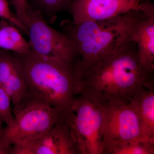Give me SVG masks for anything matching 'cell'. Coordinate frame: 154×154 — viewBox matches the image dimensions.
<instances>
[{"instance_id": "cell-14", "label": "cell", "mask_w": 154, "mask_h": 154, "mask_svg": "<svg viewBox=\"0 0 154 154\" xmlns=\"http://www.w3.org/2000/svg\"><path fill=\"white\" fill-rule=\"evenodd\" d=\"M75 0H32V8L39 11L43 18L52 19L59 12L69 11Z\"/></svg>"}, {"instance_id": "cell-19", "label": "cell", "mask_w": 154, "mask_h": 154, "mask_svg": "<svg viewBox=\"0 0 154 154\" xmlns=\"http://www.w3.org/2000/svg\"><path fill=\"white\" fill-rule=\"evenodd\" d=\"M0 154H9L8 152L0 146Z\"/></svg>"}, {"instance_id": "cell-10", "label": "cell", "mask_w": 154, "mask_h": 154, "mask_svg": "<svg viewBox=\"0 0 154 154\" xmlns=\"http://www.w3.org/2000/svg\"><path fill=\"white\" fill-rule=\"evenodd\" d=\"M137 0H75L69 11L73 22L111 19L137 9Z\"/></svg>"}, {"instance_id": "cell-4", "label": "cell", "mask_w": 154, "mask_h": 154, "mask_svg": "<svg viewBox=\"0 0 154 154\" xmlns=\"http://www.w3.org/2000/svg\"><path fill=\"white\" fill-rule=\"evenodd\" d=\"M63 109L53 107L28 94L23 101L14 106V122L11 126L3 128L0 146L9 154L10 148L14 144L39 137L58 121Z\"/></svg>"}, {"instance_id": "cell-7", "label": "cell", "mask_w": 154, "mask_h": 154, "mask_svg": "<svg viewBox=\"0 0 154 154\" xmlns=\"http://www.w3.org/2000/svg\"><path fill=\"white\" fill-rule=\"evenodd\" d=\"M28 44L33 52L75 64L79 55L75 44L64 33L49 26L39 11L30 8Z\"/></svg>"}, {"instance_id": "cell-15", "label": "cell", "mask_w": 154, "mask_h": 154, "mask_svg": "<svg viewBox=\"0 0 154 154\" xmlns=\"http://www.w3.org/2000/svg\"><path fill=\"white\" fill-rule=\"evenodd\" d=\"M154 141L145 139L130 141L116 148L111 154H154Z\"/></svg>"}, {"instance_id": "cell-5", "label": "cell", "mask_w": 154, "mask_h": 154, "mask_svg": "<svg viewBox=\"0 0 154 154\" xmlns=\"http://www.w3.org/2000/svg\"><path fill=\"white\" fill-rule=\"evenodd\" d=\"M77 95L71 105V122L80 154H101L105 102L87 92Z\"/></svg>"}, {"instance_id": "cell-8", "label": "cell", "mask_w": 154, "mask_h": 154, "mask_svg": "<svg viewBox=\"0 0 154 154\" xmlns=\"http://www.w3.org/2000/svg\"><path fill=\"white\" fill-rule=\"evenodd\" d=\"M70 107L46 133L34 139L14 144L10 154H80L71 122Z\"/></svg>"}, {"instance_id": "cell-2", "label": "cell", "mask_w": 154, "mask_h": 154, "mask_svg": "<svg viewBox=\"0 0 154 154\" xmlns=\"http://www.w3.org/2000/svg\"><path fill=\"white\" fill-rule=\"evenodd\" d=\"M134 10L107 20L62 22L64 33L78 50L79 59L75 71L78 81L92 67L130 39Z\"/></svg>"}, {"instance_id": "cell-9", "label": "cell", "mask_w": 154, "mask_h": 154, "mask_svg": "<svg viewBox=\"0 0 154 154\" xmlns=\"http://www.w3.org/2000/svg\"><path fill=\"white\" fill-rule=\"evenodd\" d=\"M130 39L136 45L141 65L146 71L154 75V4L140 3L134 10Z\"/></svg>"}, {"instance_id": "cell-18", "label": "cell", "mask_w": 154, "mask_h": 154, "mask_svg": "<svg viewBox=\"0 0 154 154\" xmlns=\"http://www.w3.org/2000/svg\"><path fill=\"white\" fill-rule=\"evenodd\" d=\"M11 3L16 11L17 18L28 29L30 21V7L27 0H11Z\"/></svg>"}, {"instance_id": "cell-3", "label": "cell", "mask_w": 154, "mask_h": 154, "mask_svg": "<svg viewBox=\"0 0 154 154\" xmlns=\"http://www.w3.org/2000/svg\"><path fill=\"white\" fill-rule=\"evenodd\" d=\"M14 54L21 67L29 95L53 107L64 109L70 107L79 82L75 64L40 55L31 50Z\"/></svg>"}, {"instance_id": "cell-17", "label": "cell", "mask_w": 154, "mask_h": 154, "mask_svg": "<svg viewBox=\"0 0 154 154\" xmlns=\"http://www.w3.org/2000/svg\"><path fill=\"white\" fill-rule=\"evenodd\" d=\"M0 17L28 35L29 30L11 12L7 0H0Z\"/></svg>"}, {"instance_id": "cell-13", "label": "cell", "mask_w": 154, "mask_h": 154, "mask_svg": "<svg viewBox=\"0 0 154 154\" xmlns=\"http://www.w3.org/2000/svg\"><path fill=\"white\" fill-rule=\"evenodd\" d=\"M0 48L19 54L30 50L18 28L4 19L0 22Z\"/></svg>"}, {"instance_id": "cell-6", "label": "cell", "mask_w": 154, "mask_h": 154, "mask_svg": "<svg viewBox=\"0 0 154 154\" xmlns=\"http://www.w3.org/2000/svg\"><path fill=\"white\" fill-rule=\"evenodd\" d=\"M101 133V154H111L113 149L122 144L145 139L132 106L129 102L121 100H111L104 102Z\"/></svg>"}, {"instance_id": "cell-20", "label": "cell", "mask_w": 154, "mask_h": 154, "mask_svg": "<svg viewBox=\"0 0 154 154\" xmlns=\"http://www.w3.org/2000/svg\"><path fill=\"white\" fill-rule=\"evenodd\" d=\"M2 122L0 121V134H1V132H2Z\"/></svg>"}, {"instance_id": "cell-11", "label": "cell", "mask_w": 154, "mask_h": 154, "mask_svg": "<svg viewBox=\"0 0 154 154\" xmlns=\"http://www.w3.org/2000/svg\"><path fill=\"white\" fill-rule=\"evenodd\" d=\"M0 86L11 97L14 106L28 95L22 70L14 53L0 50Z\"/></svg>"}, {"instance_id": "cell-21", "label": "cell", "mask_w": 154, "mask_h": 154, "mask_svg": "<svg viewBox=\"0 0 154 154\" xmlns=\"http://www.w3.org/2000/svg\"><path fill=\"white\" fill-rule=\"evenodd\" d=\"M143 0H137V4H139L141 2H142V1Z\"/></svg>"}, {"instance_id": "cell-12", "label": "cell", "mask_w": 154, "mask_h": 154, "mask_svg": "<svg viewBox=\"0 0 154 154\" xmlns=\"http://www.w3.org/2000/svg\"><path fill=\"white\" fill-rule=\"evenodd\" d=\"M129 103L137 115L143 137L154 141V88H142Z\"/></svg>"}, {"instance_id": "cell-16", "label": "cell", "mask_w": 154, "mask_h": 154, "mask_svg": "<svg viewBox=\"0 0 154 154\" xmlns=\"http://www.w3.org/2000/svg\"><path fill=\"white\" fill-rule=\"evenodd\" d=\"M11 97L0 86V121L11 126L14 120L13 110L11 107Z\"/></svg>"}, {"instance_id": "cell-1", "label": "cell", "mask_w": 154, "mask_h": 154, "mask_svg": "<svg viewBox=\"0 0 154 154\" xmlns=\"http://www.w3.org/2000/svg\"><path fill=\"white\" fill-rule=\"evenodd\" d=\"M143 88H154V75L141 66L136 45L130 39L86 72L78 82L76 95L85 92L104 102H129Z\"/></svg>"}]
</instances>
